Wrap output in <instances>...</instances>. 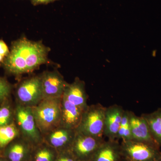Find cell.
<instances>
[{
	"instance_id": "obj_21",
	"label": "cell",
	"mask_w": 161,
	"mask_h": 161,
	"mask_svg": "<svg viewBox=\"0 0 161 161\" xmlns=\"http://www.w3.org/2000/svg\"><path fill=\"white\" fill-rule=\"evenodd\" d=\"M116 139H121L123 142L132 140V136L130 123L126 126L120 127Z\"/></svg>"
},
{
	"instance_id": "obj_27",
	"label": "cell",
	"mask_w": 161,
	"mask_h": 161,
	"mask_svg": "<svg viewBox=\"0 0 161 161\" xmlns=\"http://www.w3.org/2000/svg\"><path fill=\"white\" fill-rule=\"evenodd\" d=\"M121 161H130L126 159L123 158L121 160Z\"/></svg>"
},
{
	"instance_id": "obj_14",
	"label": "cell",
	"mask_w": 161,
	"mask_h": 161,
	"mask_svg": "<svg viewBox=\"0 0 161 161\" xmlns=\"http://www.w3.org/2000/svg\"><path fill=\"white\" fill-rule=\"evenodd\" d=\"M84 111L62 96L60 126L77 130L80 125Z\"/></svg>"
},
{
	"instance_id": "obj_11",
	"label": "cell",
	"mask_w": 161,
	"mask_h": 161,
	"mask_svg": "<svg viewBox=\"0 0 161 161\" xmlns=\"http://www.w3.org/2000/svg\"><path fill=\"white\" fill-rule=\"evenodd\" d=\"M125 111L122 107L117 104L106 108L103 136L108 140H116Z\"/></svg>"
},
{
	"instance_id": "obj_4",
	"label": "cell",
	"mask_w": 161,
	"mask_h": 161,
	"mask_svg": "<svg viewBox=\"0 0 161 161\" xmlns=\"http://www.w3.org/2000/svg\"><path fill=\"white\" fill-rule=\"evenodd\" d=\"M106 107L101 104L88 105L84 110L76 131L86 135L103 137Z\"/></svg>"
},
{
	"instance_id": "obj_18",
	"label": "cell",
	"mask_w": 161,
	"mask_h": 161,
	"mask_svg": "<svg viewBox=\"0 0 161 161\" xmlns=\"http://www.w3.org/2000/svg\"><path fill=\"white\" fill-rule=\"evenodd\" d=\"M20 136L15 122L8 125L0 126V152L15 139Z\"/></svg>"
},
{
	"instance_id": "obj_1",
	"label": "cell",
	"mask_w": 161,
	"mask_h": 161,
	"mask_svg": "<svg viewBox=\"0 0 161 161\" xmlns=\"http://www.w3.org/2000/svg\"><path fill=\"white\" fill-rule=\"evenodd\" d=\"M40 55L39 42L23 38L13 43L3 65L7 73L15 76L30 73L38 68Z\"/></svg>"
},
{
	"instance_id": "obj_24",
	"label": "cell",
	"mask_w": 161,
	"mask_h": 161,
	"mask_svg": "<svg viewBox=\"0 0 161 161\" xmlns=\"http://www.w3.org/2000/svg\"><path fill=\"white\" fill-rule=\"evenodd\" d=\"M31 3L34 6L41 5V4H46L47 3L55 2L57 0H31Z\"/></svg>"
},
{
	"instance_id": "obj_9",
	"label": "cell",
	"mask_w": 161,
	"mask_h": 161,
	"mask_svg": "<svg viewBox=\"0 0 161 161\" xmlns=\"http://www.w3.org/2000/svg\"><path fill=\"white\" fill-rule=\"evenodd\" d=\"M76 134V130L59 126L43 135V141L60 152L70 150Z\"/></svg>"
},
{
	"instance_id": "obj_28",
	"label": "cell",
	"mask_w": 161,
	"mask_h": 161,
	"mask_svg": "<svg viewBox=\"0 0 161 161\" xmlns=\"http://www.w3.org/2000/svg\"><path fill=\"white\" fill-rule=\"evenodd\" d=\"M1 152H0V155H1Z\"/></svg>"
},
{
	"instance_id": "obj_20",
	"label": "cell",
	"mask_w": 161,
	"mask_h": 161,
	"mask_svg": "<svg viewBox=\"0 0 161 161\" xmlns=\"http://www.w3.org/2000/svg\"><path fill=\"white\" fill-rule=\"evenodd\" d=\"M11 91V84L5 78L0 77V104L10 98Z\"/></svg>"
},
{
	"instance_id": "obj_26",
	"label": "cell",
	"mask_w": 161,
	"mask_h": 161,
	"mask_svg": "<svg viewBox=\"0 0 161 161\" xmlns=\"http://www.w3.org/2000/svg\"><path fill=\"white\" fill-rule=\"evenodd\" d=\"M158 161H161V153H160V155L159 157Z\"/></svg>"
},
{
	"instance_id": "obj_2",
	"label": "cell",
	"mask_w": 161,
	"mask_h": 161,
	"mask_svg": "<svg viewBox=\"0 0 161 161\" xmlns=\"http://www.w3.org/2000/svg\"><path fill=\"white\" fill-rule=\"evenodd\" d=\"M61 98H43L31 107L36 123L42 135L60 126Z\"/></svg>"
},
{
	"instance_id": "obj_16",
	"label": "cell",
	"mask_w": 161,
	"mask_h": 161,
	"mask_svg": "<svg viewBox=\"0 0 161 161\" xmlns=\"http://www.w3.org/2000/svg\"><path fill=\"white\" fill-rule=\"evenodd\" d=\"M58 154L56 149L43 141L34 146L30 161H55Z\"/></svg>"
},
{
	"instance_id": "obj_6",
	"label": "cell",
	"mask_w": 161,
	"mask_h": 161,
	"mask_svg": "<svg viewBox=\"0 0 161 161\" xmlns=\"http://www.w3.org/2000/svg\"><path fill=\"white\" fill-rule=\"evenodd\" d=\"M120 147L123 157L130 161H158L161 153L159 148L132 140L122 141Z\"/></svg>"
},
{
	"instance_id": "obj_12",
	"label": "cell",
	"mask_w": 161,
	"mask_h": 161,
	"mask_svg": "<svg viewBox=\"0 0 161 161\" xmlns=\"http://www.w3.org/2000/svg\"><path fill=\"white\" fill-rule=\"evenodd\" d=\"M130 123L132 140L143 143L160 149L153 138L148 124L143 117L137 116L134 112L130 111Z\"/></svg>"
},
{
	"instance_id": "obj_8",
	"label": "cell",
	"mask_w": 161,
	"mask_h": 161,
	"mask_svg": "<svg viewBox=\"0 0 161 161\" xmlns=\"http://www.w3.org/2000/svg\"><path fill=\"white\" fill-rule=\"evenodd\" d=\"M43 98H61L67 82L58 71H45L40 75Z\"/></svg>"
},
{
	"instance_id": "obj_7",
	"label": "cell",
	"mask_w": 161,
	"mask_h": 161,
	"mask_svg": "<svg viewBox=\"0 0 161 161\" xmlns=\"http://www.w3.org/2000/svg\"><path fill=\"white\" fill-rule=\"evenodd\" d=\"M105 141L103 137L86 135L76 131L70 150L78 161H90Z\"/></svg>"
},
{
	"instance_id": "obj_13",
	"label": "cell",
	"mask_w": 161,
	"mask_h": 161,
	"mask_svg": "<svg viewBox=\"0 0 161 161\" xmlns=\"http://www.w3.org/2000/svg\"><path fill=\"white\" fill-rule=\"evenodd\" d=\"M63 97L84 111L88 106L85 83L79 78H75L72 83H67Z\"/></svg>"
},
{
	"instance_id": "obj_25",
	"label": "cell",
	"mask_w": 161,
	"mask_h": 161,
	"mask_svg": "<svg viewBox=\"0 0 161 161\" xmlns=\"http://www.w3.org/2000/svg\"><path fill=\"white\" fill-rule=\"evenodd\" d=\"M4 57H3L2 55L0 54V62H2L3 61V60H4Z\"/></svg>"
},
{
	"instance_id": "obj_22",
	"label": "cell",
	"mask_w": 161,
	"mask_h": 161,
	"mask_svg": "<svg viewBox=\"0 0 161 161\" xmlns=\"http://www.w3.org/2000/svg\"><path fill=\"white\" fill-rule=\"evenodd\" d=\"M55 161H78L70 150H63L58 152Z\"/></svg>"
},
{
	"instance_id": "obj_19",
	"label": "cell",
	"mask_w": 161,
	"mask_h": 161,
	"mask_svg": "<svg viewBox=\"0 0 161 161\" xmlns=\"http://www.w3.org/2000/svg\"><path fill=\"white\" fill-rule=\"evenodd\" d=\"M14 122V107H13L9 98L0 105V126L8 125Z\"/></svg>"
},
{
	"instance_id": "obj_17",
	"label": "cell",
	"mask_w": 161,
	"mask_h": 161,
	"mask_svg": "<svg viewBox=\"0 0 161 161\" xmlns=\"http://www.w3.org/2000/svg\"><path fill=\"white\" fill-rule=\"evenodd\" d=\"M146 120L154 140L161 147V108L150 113L141 115Z\"/></svg>"
},
{
	"instance_id": "obj_23",
	"label": "cell",
	"mask_w": 161,
	"mask_h": 161,
	"mask_svg": "<svg viewBox=\"0 0 161 161\" xmlns=\"http://www.w3.org/2000/svg\"><path fill=\"white\" fill-rule=\"evenodd\" d=\"M9 48L6 43L3 40H0V54L5 58L9 55Z\"/></svg>"
},
{
	"instance_id": "obj_15",
	"label": "cell",
	"mask_w": 161,
	"mask_h": 161,
	"mask_svg": "<svg viewBox=\"0 0 161 161\" xmlns=\"http://www.w3.org/2000/svg\"><path fill=\"white\" fill-rule=\"evenodd\" d=\"M123 157L120 144L117 140L105 141L90 161H121Z\"/></svg>"
},
{
	"instance_id": "obj_10",
	"label": "cell",
	"mask_w": 161,
	"mask_h": 161,
	"mask_svg": "<svg viewBox=\"0 0 161 161\" xmlns=\"http://www.w3.org/2000/svg\"><path fill=\"white\" fill-rule=\"evenodd\" d=\"M33 147L20 136L8 144L1 154L9 161H30Z\"/></svg>"
},
{
	"instance_id": "obj_5",
	"label": "cell",
	"mask_w": 161,
	"mask_h": 161,
	"mask_svg": "<svg viewBox=\"0 0 161 161\" xmlns=\"http://www.w3.org/2000/svg\"><path fill=\"white\" fill-rule=\"evenodd\" d=\"M16 103L33 107L43 99L40 75L26 78L20 82L15 92Z\"/></svg>"
},
{
	"instance_id": "obj_3",
	"label": "cell",
	"mask_w": 161,
	"mask_h": 161,
	"mask_svg": "<svg viewBox=\"0 0 161 161\" xmlns=\"http://www.w3.org/2000/svg\"><path fill=\"white\" fill-rule=\"evenodd\" d=\"M14 122L20 136L36 146L43 141V136L38 128L31 107L16 102L14 106Z\"/></svg>"
}]
</instances>
